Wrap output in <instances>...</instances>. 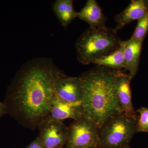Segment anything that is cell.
<instances>
[{
	"mask_svg": "<svg viewBox=\"0 0 148 148\" xmlns=\"http://www.w3.org/2000/svg\"><path fill=\"white\" fill-rule=\"evenodd\" d=\"M59 71L53 62L37 58L20 68L8 87L3 103L7 113L32 130L49 117Z\"/></svg>",
	"mask_w": 148,
	"mask_h": 148,
	"instance_id": "1",
	"label": "cell"
},
{
	"mask_svg": "<svg viewBox=\"0 0 148 148\" xmlns=\"http://www.w3.org/2000/svg\"><path fill=\"white\" fill-rule=\"evenodd\" d=\"M116 73L100 66L81 77L84 88L82 105L85 116L98 130L114 117L124 114L115 93Z\"/></svg>",
	"mask_w": 148,
	"mask_h": 148,
	"instance_id": "2",
	"label": "cell"
},
{
	"mask_svg": "<svg viewBox=\"0 0 148 148\" xmlns=\"http://www.w3.org/2000/svg\"><path fill=\"white\" fill-rule=\"evenodd\" d=\"M121 41L113 29L107 27L99 29L89 27L75 43L77 59L83 65L90 64L117 50Z\"/></svg>",
	"mask_w": 148,
	"mask_h": 148,
	"instance_id": "3",
	"label": "cell"
},
{
	"mask_svg": "<svg viewBox=\"0 0 148 148\" xmlns=\"http://www.w3.org/2000/svg\"><path fill=\"white\" fill-rule=\"evenodd\" d=\"M137 119L118 115L98 130L100 148H122L128 145L137 133Z\"/></svg>",
	"mask_w": 148,
	"mask_h": 148,
	"instance_id": "4",
	"label": "cell"
},
{
	"mask_svg": "<svg viewBox=\"0 0 148 148\" xmlns=\"http://www.w3.org/2000/svg\"><path fill=\"white\" fill-rule=\"evenodd\" d=\"M66 148H100L98 129L85 116L74 121L69 127Z\"/></svg>",
	"mask_w": 148,
	"mask_h": 148,
	"instance_id": "5",
	"label": "cell"
},
{
	"mask_svg": "<svg viewBox=\"0 0 148 148\" xmlns=\"http://www.w3.org/2000/svg\"><path fill=\"white\" fill-rule=\"evenodd\" d=\"M56 95L61 100L71 104H82L83 84L81 77H69L61 72L54 83Z\"/></svg>",
	"mask_w": 148,
	"mask_h": 148,
	"instance_id": "6",
	"label": "cell"
},
{
	"mask_svg": "<svg viewBox=\"0 0 148 148\" xmlns=\"http://www.w3.org/2000/svg\"><path fill=\"white\" fill-rule=\"evenodd\" d=\"M39 136L45 148H57L66 145L69 127L62 121L48 117L40 125Z\"/></svg>",
	"mask_w": 148,
	"mask_h": 148,
	"instance_id": "7",
	"label": "cell"
},
{
	"mask_svg": "<svg viewBox=\"0 0 148 148\" xmlns=\"http://www.w3.org/2000/svg\"><path fill=\"white\" fill-rule=\"evenodd\" d=\"M131 79L129 75L116 71L115 81V93L125 115L137 119L138 115L132 103L130 87Z\"/></svg>",
	"mask_w": 148,
	"mask_h": 148,
	"instance_id": "8",
	"label": "cell"
},
{
	"mask_svg": "<svg viewBox=\"0 0 148 148\" xmlns=\"http://www.w3.org/2000/svg\"><path fill=\"white\" fill-rule=\"evenodd\" d=\"M85 116L82 104H73L67 103L54 95L51 105L49 117L62 121L66 119L74 121Z\"/></svg>",
	"mask_w": 148,
	"mask_h": 148,
	"instance_id": "9",
	"label": "cell"
},
{
	"mask_svg": "<svg viewBox=\"0 0 148 148\" xmlns=\"http://www.w3.org/2000/svg\"><path fill=\"white\" fill-rule=\"evenodd\" d=\"M148 13L146 1L133 0L124 10L115 16L117 25L113 29L117 33L130 22L139 20Z\"/></svg>",
	"mask_w": 148,
	"mask_h": 148,
	"instance_id": "10",
	"label": "cell"
},
{
	"mask_svg": "<svg viewBox=\"0 0 148 148\" xmlns=\"http://www.w3.org/2000/svg\"><path fill=\"white\" fill-rule=\"evenodd\" d=\"M77 18L87 22L90 28L105 29L106 18L100 5L95 0H88L79 11L77 12Z\"/></svg>",
	"mask_w": 148,
	"mask_h": 148,
	"instance_id": "11",
	"label": "cell"
},
{
	"mask_svg": "<svg viewBox=\"0 0 148 148\" xmlns=\"http://www.w3.org/2000/svg\"><path fill=\"white\" fill-rule=\"evenodd\" d=\"M123 42V56L125 63L124 69L129 72L128 75L132 79L139 68L143 41L129 39Z\"/></svg>",
	"mask_w": 148,
	"mask_h": 148,
	"instance_id": "12",
	"label": "cell"
},
{
	"mask_svg": "<svg viewBox=\"0 0 148 148\" xmlns=\"http://www.w3.org/2000/svg\"><path fill=\"white\" fill-rule=\"evenodd\" d=\"M52 10L61 26L67 27L77 18L72 0H57L53 3Z\"/></svg>",
	"mask_w": 148,
	"mask_h": 148,
	"instance_id": "13",
	"label": "cell"
},
{
	"mask_svg": "<svg viewBox=\"0 0 148 148\" xmlns=\"http://www.w3.org/2000/svg\"><path fill=\"white\" fill-rule=\"evenodd\" d=\"M123 42L121 41L120 46L117 50L94 60L92 63L114 71H120L122 69H125V63L123 56Z\"/></svg>",
	"mask_w": 148,
	"mask_h": 148,
	"instance_id": "14",
	"label": "cell"
},
{
	"mask_svg": "<svg viewBox=\"0 0 148 148\" xmlns=\"http://www.w3.org/2000/svg\"><path fill=\"white\" fill-rule=\"evenodd\" d=\"M148 32V13L144 17L138 20L135 28L130 40L143 41L147 36Z\"/></svg>",
	"mask_w": 148,
	"mask_h": 148,
	"instance_id": "15",
	"label": "cell"
},
{
	"mask_svg": "<svg viewBox=\"0 0 148 148\" xmlns=\"http://www.w3.org/2000/svg\"><path fill=\"white\" fill-rule=\"evenodd\" d=\"M137 117V132H148V108L142 107L136 111Z\"/></svg>",
	"mask_w": 148,
	"mask_h": 148,
	"instance_id": "16",
	"label": "cell"
},
{
	"mask_svg": "<svg viewBox=\"0 0 148 148\" xmlns=\"http://www.w3.org/2000/svg\"><path fill=\"white\" fill-rule=\"evenodd\" d=\"M26 148H45V147L38 137Z\"/></svg>",
	"mask_w": 148,
	"mask_h": 148,
	"instance_id": "17",
	"label": "cell"
},
{
	"mask_svg": "<svg viewBox=\"0 0 148 148\" xmlns=\"http://www.w3.org/2000/svg\"><path fill=\"white\" fill-rule=\"evenodd\" d=\"M6 114H7L6 107L3 102H0V119Z\"/></svg>",
	"mask_w": 148,
	"mask_h": 148,
	"instance_id": "18",
	"label": "cell"
},
{
	"mask_svg": "<svg viewBox=\"0 0 148 148\" xmlns=\"http://www.w3.org/2000/svg\"><path fill=\"white\" fill-rule=\"evenodd\" d=\"M122 148H131L130 147L129 145H126L124 146V147H122Z\"/></svg>",
	"mask_w": 148,
	"mask_h": 148,
	"instance_id": "19",
	"label": "cell"
},
{
	"mask_svg": "<svg viewBox=\"0 0 148 148\" xmlns=\"http://www.w3.org/2000/svg\"><path fill=\"white\" fill-rule=\"evenodd\" d=\"M146 2H147V7L148 10V1H146Z\"/></svg>",
	"mask_w": 148,
	"mask_h": 148,
	"instance_id": "20",
	"label": "cell"
},
{
	"mask_svg": "<svg viewBox=\"0 0 148 148\" xmlns=\"http://www.w3.org/2000/svg\"><path fill=\"white\" fill-rule=\"evenodd\" d=\"M57 148H65L64 147H61Z\"/></svg>",
	"mask_w": 148,
	"mask_h": 148,
	"instance_id": "21",
	"label": "cell"
}]
</instances>
